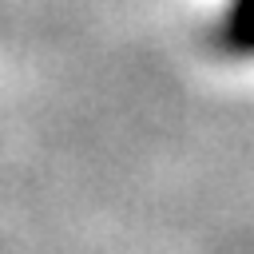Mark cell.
I'll list each match as a JSON object with an SVG mask.
<instances>
[{"label":"cell","instance_id":"6da1fadb","mask_svg":"<svg viewBox=\"0 0 254 254\" xmlns=\"http://www.w3.org/2000/svg\"><path fill=\"white\" fill-rule=\"evenodd\" d=\"M206 40L214 56L226 64H250L254 60V0H222L210 16Z\"/></svg>","mask_w":254,"mask_h":254}]
</instances>
